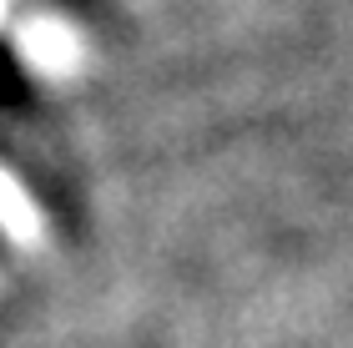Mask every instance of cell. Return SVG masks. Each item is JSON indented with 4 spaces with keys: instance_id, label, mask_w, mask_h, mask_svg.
<instances>
[{
    "instance_id": "2",
    "label": "cell",
    "mask_w": 353,
    "mask_h": 348,
    "mask_svg": "<svg viewBox=\"0 0 353 348\" xmlns=\"http://www.w3.org/2000/svg\"><path fill=\"white\" fill-rule=\"evenodd\" d=\"M0 227H6L10 237H36V207L26 202V192L15 187L6 172H0Z\"/></svg>"
},
{
    "instance_id": "1",
    "label": "cell",
    "mask_w": 353,
    "mask_h": 348,
    "mask_svg": "<svg viewBox=\"0 0 353 348\" xmlns=\"http://www.w3.org/2000/svg\"><path fill=\"white\" fill-rule=\"evenodd\" d=\"M26 56L36 61L41 71H51V76H66L76 66V36L66 25H56V21H36L26 30Z\"/></svg>"
},
{
    "instance_id": "3",
    "label": "cell",
    "mask_w": 353,
    "mask_h": 348,
    "mask_svg": "<svg viewBox=\"0 0 353 348\" xmlns=\"http://www.w3.org/2000/svg\"><path fill=\"white\" fill-rule=\"evenodd\" d=\"M0 10H6V6H0Z\"/></svg>"
}]
</instances>
